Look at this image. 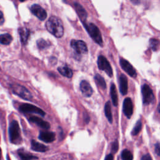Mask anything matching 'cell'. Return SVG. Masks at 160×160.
I'll return each instance as SVG.
<instances>
[{
  "label": "cell",
  "instance_id": "cell-20",
  "mask_svg": "<svg viewBox=\"0 0 160 160\" xmlns=\"http://www.w3.org/2000/svg\"><path fill=\"white\" fill-rule=\"evenodd\" d=\"M58 70L59 72L61 74H62V76H65L66 78H71L72 76V71L68 66H61V67H59L58 68Z\"/></svg>",
  "mask_w": 160,
  "mask_h": 160
},
{
  "label": "cell",
  "instance_id": "cell-27",
  "mask_svg": "<svg viewBox=\"0 0 160 160\" xmlns=\"http://www.w3.org/2000/svg\"><path fill=\"white\" fill-rule=\"evenodd\" d=\"M141 128H142V123H141V121H138L135 126L134 127L132 131V134L133 136H136L141 131Z\"/></svg>",
  "mask_w": 160,
  "mask_h": 160
},
{
  "label": "cell",
  "instance_id": "cell-21",
  "mask_svg": "<svg viewBox=\"0 0 160 160\" xmlns=\"http://www.w3.org/2000/svg\"><path fill=\"white\" fill-rule=\"evenodd\" d=\"M110 93H111V97L112 101V104L114 106H116L118 104V98L116 92V89L114 84H112L111 86Z\"/></svg>",
  "mask_w": 160,
  "mask_h": 160
},
{
  "label": "cell",
  "instance_id": "cell-4",
  "mask_svg": "<svg viewBox=\"0 0 160 160\" xmlns=\"http://www.w3.org/2000/svg\"><path fill=\"white\" fill-rule=\"evenodd\" d=\"M84 26L87 29L88 32L89 33L91 38L98 44L102 46V39L101 37V32L98 29V28L92 23L84 24Z\"/></svg>",
  "mask_w": 160,
  "mask_h": 160
},
{
  "label": "cell",
  "instance_id": "cell-8",
  "mask_svg": "<svg viewBox=\"0 0 160 160\" xmlns=\"http://www.w3.org/2000/svg\"><path fill=\"white\" fill-rule=\"evenodd\" d=\"M71 46L78 54H86L88 52L86 44L82 41L73 39L71 41Z\"/></svg>",
  "mask_w": 160,
  "mask_h": 160
},
{
  "label": "cell",
  "instance_id": "cell-5",
  "mask_svg": "<svg viewBox=\"0 0 160 160\" xmlns=\"http://www.w3.org/2000/svg\"><path fill=\"white\" fill-rule=\"evenodd\" d=\"M19 111L24 113H35L42 116H44L46 113L39 108L30 104H22L19 106Z\"/></svg>",
  "mask_w": 160,
  "mask_h": 160
},
{
  "label": "cell",
  "instance_id": "cell-32",
  "mask_svg": "<svg viewBox=\"0 0 160 160\" xmlns=\"http://www.w3.org/2000/svg\"><path fill=\"white\" fill-rule=\"evenodd\" d=\"M4 22V18L3 13L0 11V25H2Z\"/></svg>",
  "mask_w": 160,
  "mask_h": 160
},
{
  "label": "cell",
  "instance_id": "cell-34",
  "mask_svg": "<svg viewBox=\"0 0 160 160\" xmlns=\"http://www.w3.org/2000/svg\"><path fill=\"white\" fill-rule=\"evenodd\" d=\"M158 112H159V114H160V103L159 104V105H158Z\"/></svg>",
  "mask_w": 160,
  "mask_h": 160
},
{
  "label": "cell",
  "instance_id": "cell-19",
  "mask_svg": "<svg viewBox=\"0 0 160 160\" xmlns=\"http://www.w3.org/2000/svg\"><path fill=\"white\" fill-rule=\"evenodd\" d=\"M18 154L20 157V158L21 159V160H33V159H38L37 156H34L31 154L28 153L23 149H19L18 151Z\"/></svg>",
  "mask_w": 160,
  "mask_h": 160
},
{
  "label": "cell",
  "instance_id": "cell-22",
  "mask_svg": "<svg viewBox=\"0 0 160 160\" xmlns=\"http://www.w3.org/2000/svg\"><path fill=\"white\" fill-rule=\"evenodd\" d=\"M12 40V37L11 34L6 33L0 35V43L4 45L9 44Z\"/></svg>",
  "mask_w": 160,
  "mask_h": 160
},
{
  "label": "cell",
  "instance_id": "cell-15",
  "mask_svg": "<svg viewBox=\"0 0 160 160\" xmlns=\"http://www.w3.org/2000/svg\"><path fill=\"white\" fill-rule=\"evenodd\" d=\"M128 80L127 78L124 75L121 74L119 77V90L122 95H126L128 92Z\"/></svg>",
  "mask_w": 160,
  "mask_h": 160
},
{
  "label": "cell",
  "instance_id": "cell-18",
  "mask_svg": "<svg viewBox=\"0 0 160 160\" xmlns=\"http://www.w3.org/2000/svg\"><path fill=\"white\" fill-rule=\"evenodd\" d=\"M74 8L81 20L82 22H84L87 18V13L85 9H84V8L81 5H80L79 3H77V2L74 3Z\"/></svg>",
  "mask_w": 160,
  "mask_h": 160
},
{
  "label": "cell",
  "instance_id": "cell-9",
  "mask_svg": "<svg viewBox=\"0 0 160 160\" xmlns=\"http://www.w3.org/2000/svg\"><path fill=\"white\" fill-rule=\"evenodd\" d=\"M31 11L32 13L41 21L45 20L47 17V12L46 10L39 4H32L31 7Z\"/></svg>",
  "mask_w": 160,
  "mask_h": 160
},
{
  "label": "cell",
  "instance_id": "cell-3",
  "mask_svg": "<svg viewBox=\"0 0 160 160\" xmlns=\"http://www.w3.org/2000/svg\"><path fill=\"white\" fill-rule=\"evenodd\" d=\"M11 89L14 94L18 95V96L25 100L30 101L32 99V96L29 91L22 85H19L18 84H11Z\"/></svg>",
  "mask_w": 160,
  "mask_h": 160
},
{
  "label": "cell",
  "instance_id": "cell-24",
  "mask_svg": "<svg viewBox=\"0 0 160 160\" xmlns=\"http://www.w3.org/2000/svg\"><path fill=\"white\" fill-rule=\"evenodd\" d=\"M94 79H95V82L99 86H100L101 88L102 89H105L106 87V82H105V81L104 79V78L99 74H96V76H94Z\"/></svg>",
  "mask_w": 160,
  "mask_h": 160
},
{
  "label": "cell",
  "instance_id": "cell-29",
  "mask_svg": "<svg viewBox=\"0 0 160 160\" xmlns=\"http://www.w3.org/2000/svg\"><path fill=\"white\" fill-rule=\"evenodd\" d=\"M118 149V142L117 141H115L112 144V151L115 153Z\"/></svg>",
  "mask_w": 160,
  "mask_h": 160
},
{
  "label": "cell",
  "instance_id": "cell-28",
  "mask_svg": "<svg viewBox=\"0 0 160 160\" xmlns=\"http://www.w3.org/2000/svg\"><path fill=\"white\" fill-rule=\"evenodd\" d=\"M37 44H38V46L39 49H44V48H46L47 46H49L48 42L46 41V40L42 39H39L37 41Z\"/></svg>",
  "mask_w": 160,
  "mask_h": 160
},
{
  "label": "cell",
  "instance_id": "cell-36",
  "mask_svg": "<svg viewBox=\"0 0 160 160\" xmlns=\"http://www.w3.org/2000/svg\"><path fill=\"white\" fill-rule=\"evenodd\" d=\"M1 149L0 148V159H1Z\"/></svg>",
  "mask_w": 160,
  "mask_h": 160
},
{
  "label": "cell",
  "instance_id": "cell-1",
  "mask_svg": "<svg viewBox=\"0 0 160 160\" xmlns=\"http://www.w3.org/2000/svg\"><path fill=\"white\" fill-rule=\"evenodd\" d=\"M47 30L56 38H61L64 34V27L61 20L56 16H51L46 23Z\"/></svg>",
  "mask_w": 160,
  "mask_h": 160
},
{
  "label": "cell",
  "instance_id": "cell-17",
  "mask_svg": "<svg viewBox=\"0 0 160 160\" xmlns=\"http://www.w3.org/2000/svg\"><path fill=\"white\" fill-rule=\"evenodd\" d=\"M31 149L37 152H46L48 150V147L34 140H32L31 141Z\"/></svg>",
  "mask_w": 160,
  "mask_h": 160
},
{
  "label": "cell",
  "instance_id": "cell-26",
  "mask_svg": "<svg viewBox=\"0 0 160 160\" xmlns=\"http://www.w3.org/2000/svg\"><path fill=\"white\" fill-rule=\"evenodd\" d=\"M122 160H132L133 156L130 151L128 149H124L121 152Z\"/></svg>",
  "mask_w": 160,
  "mask_h": 160
},
{
  "label": "cell",
  "instance_id": "cell-33",
  "mask_svg": "<svg viewBox=\"0 0 160 160\" xmlns=\"http://www.w3.org/2000/svg\"><path fill=\"white\" fill-rule=\"evenodd\" d=\"M105 160H113V156L111 154H108V156H106Z\"/></svg>",
  "mask_w": 160,
  "mask_h": 160
},
{
  "label": "cell",
  "instance_id": "cell-25",
  "mask_svg": "<svg viewBox=\"0 0 160 160\" xmlns=\"http://www.w3.org/2000/svg\"><path fill=\"white\" fill-rule=\"evenodd\" d=\"M149 46L150 48L154 51H156L159 49L160 47V41L158 39H151L149 41Z\"/></svg>",
  "mask_w": 160,
  "mask_h": 160
},
{
  "label": "cell",
  "instance_id": "cell-2",
  "mask_svg": "<svg viewBox=\"0 0 160 160\" xmlns=\"http://www.w3.org/2000/svg\"><path fill=\"white\" fill-rule=\"evenodd\" d=\"M9 141L11 143L18 144L21 142L22 138L19 124L17 121L13 120L11 121L9 128Z\"/></svg>",
  "mask_w": 160,
  "mask_h": 160
},
{
  "label": "cell",
  "instance_id": "cell-6",
  "mask_svg": "<svg viewBox=\"0 0 160 160\" xmlns=\"http://www.w3.org/2000/svg\"><path fill=\"white\" fill-rule=\"evenodd\" d=\"M98 66L99 69L104 71L109 77L112 76V68L107 60V59L102 56H99L98 59Z\"/></svg>",
  "mask_w": 160,
  "mask_h": 160
},
{
  "label": "cell",
  "instance_id": "cell-16",
  "mask_svg": "<svg viewBox=\"0 0 160 160\" xmlns=\"http://www.w3.org/2000/svg\"><path fill=\"white\" fill-rule=\"evenodd\" d=\"M20 39L22 44H26L29 36V31L25 27L20 28L18 30Z\"/></svg>",
  "mask_w": 160,
  "mask_h": 160
},
{
  "label": "cell",
  "instance_id": "cell-10",
  "mask_svg": "<svg viewBox=\"0 0 160 160\" xmlns=\"http://www.w3.org/2000/svg\"><path fill=\"white\" fill-rule=\"evenodd\" d=\"M121 67L131 76L135 78L136 76V71L133 66L126 59H121L119 61Z\"/></svg>",
  "mask_w": 160,
  "mask_h": 160
},
{
  "label": "cell",
  "instance_id": "cell-13",
  "mask_svg": "<svg viewBox=\"0 0 160 160\" xmlns=\"http://www.w3.org/2000/svg\"><path fill=\"white\" fill-rule=\"evenodd\" d=\"M80 89L84 97H90L92 94V89L89 83L83 80L80 83Z\"/></svg>",
  "mask_w": 160,
  "mask_h": 160
},
{
  "label": "cell",
  "instance_id": "cell-7",
  "mask_svg": "<svg viewBox=\"0 0 160 160\" xmlns=\"http://www.w3.org/2000/svg\"><path fill=\"white\" fill-rule=\"evenodd\" d=\"M141 92L142 94V102L144 104H148L152 102L154 99V96L152 89L148 84H144L141 88Z\"/></svg>",
  "mask_w": 160,
  "mask_h": 160
},
{
  "label": "cell",
  "instance_id": "cell-30",
  "mask_svg": "<svg viewBox=\"0 0 160 160\" xmlns=\"http://www.w3.org/2000/svg\"><path fill=\"white\" fill-rule=\"evenodd\" d=\"M155 152L157 155L160 156V143L158 142L155 144Z\"/></svg>",
  "mask_w": 160,
  "mask_h": 160
},
{
  "label": "cell",
  "instance_id": "cell-11",
  "mask_svg": "<svg viewBox=\"0 0 160 160\" xmlns=\"http://www.w3.org/2000/svg\"><path fill=\"white\" fill-rule=\"evenodd\" d=\"M122 110L127 118H130L131 117L133 112V106L131 98H127L124 100Z\"/></svg>",
  "mask_w": 160,
  "mask_h": 160
},
{
  "label": "cell",
  "instance_id": "cell-12",
  "mask_svg": "<svg viewBox=\"0 0 160 160\" xmlns=\"http://www.w3.org/2000/svg\"><path fill=\"white\" fill-rule=\"evenodd\" d=\"M55 133L50 131H41L39 134V139L43 142L49 143L55 140Z\"/></svg>",
  "mask_w": 160,
  "mask_h": 160
},
{
  "label": "cell",
  "instance_id": "cell-35",
  "mask_svg": "<svg viewBox=\"0 0 160 160\" xmlns=\"http://www.w3.org/2000/svg\"><path fill=\"white\" fill-rule=\"evenodd\" d=\"M6 157H7V158H6V159H7V160H11V159H10V158H9V156H8V155H7V156H6Z\"/></svg>",
  "mask_w": 160,
  "mask_h": 160
},
{
  "label": "cell",
  "instance_id": "cell-31",
  "mask_svg": "<svg viewBox=\"0 0 160 160\" xmlns=\"http://www.w3.org/2000/svg\"><path fill=\"white\" fill-rule=\"evenodd\" d=\"M141 160H152V158H151L150 154L148 153L142 156Z\"/></svg>",
  "mask_w": 160,
  "mask_h": 160
},
{
  "label": "cell",
  "instance_id": "cell-23",
  "mask_svg": "<svg viewBox=\"0 0 160 160\" xmlns=\"http://www.w3.org/2000/svg\"><path fill=\"white\" fill-rule=\"evenodd\" d=\"M104 112L106 117L107 118L108 120L110 123L112 122V112H111V104L110 102L108 101L104 106Z\"/></svg>",
  "mask_w": 160,
  "mask_h": 160
},
{
  "label": "cell",
  "instance_id": "cell-14",
  "mask_svg": "<svg viewBox=\"0 0 160 160\" xmlns=\"http://www.w3.org/2000/svg\"><path fill=\"white\" fill-rule=\"evenodd\" d=\"M29 119L31 122L36 124L38 126L43 129H48L50 128V124L49 122L42 120L41 118L38 116H31Z\"/></svg>",
  "mask_w": 160,
  "mask_h": 160
}]
</instances>
